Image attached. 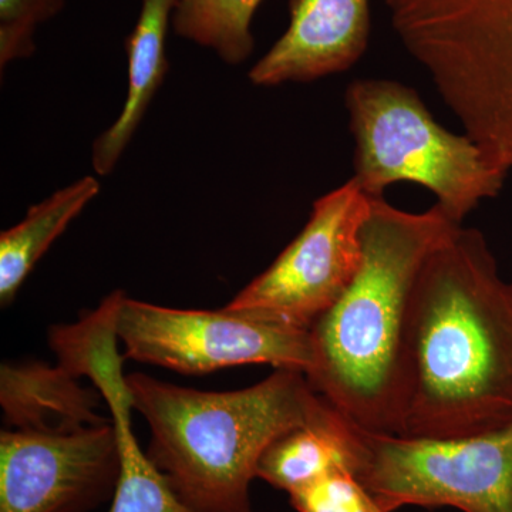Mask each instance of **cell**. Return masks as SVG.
Here are the masks:
<instances>
[{
    "label": "cell",
    "mask_w": 512,
    "mask_h": 512,
    "mask_svg": "<svg viewBox=\"0 0 512 512\" xmlns=\"http://www.w3.org/2000/svg\"><path fill=\"white\" fill-rule=\"evenodd\" d=\"M60 363H3L0 403L5 423L18 430H73L110 420L99 412L103 394L84 387Z\"/></svg>",
    "instance_id": "8fae6325"
},
{
    "label": "cell",
    "mask_w": 512,
    "mask_h": 512,
    "mask_svg": "<svg viewBox=\"0 0 512 512\" xmlns=\"http://www.w3.org/2000/svg\"><path fill=\"white\" fill-rule=\"evenodd\" d=\"M345 103L356 143L353 178L369 197H383L392 184H419L436 195L451 220L463 224L503 187L505 178L488 165L480 147L466 133L440 126L412 87L356 80Z\"/></svg>",
    "instance_id": "5b68a950"
},
{
    "label": "cell",
    "mask_w": 512,
    "mask_h": 512,
    "mask_svg": "<svg viewBox=\"0 0 512 512\" xmlns=\"http://www.w3.org/2000/svg\"><path fill=\"white\" fill-rule=\"evenodd\" d=\"M512 424V282L483 232L460 228L414 284L399 436L453 439Z\"/></svg>",
    "instance_id": "6da1fadb"
},
{
    "label": "cell",
    "mask_w": 512,
    "mask_h": 512,
    "mask_svg": "<svg viewBox=\"0 0 512 512\" xmlns=\"http://www.w3.org/2000/svg\"><path fill=\"white\" fill-rule=\"evenodd\" d=\"M457 224L433 205L424 212L372 197L359 271L311 333L313 389L346 419L400 434L410 303L421 266Z\"/></svg>",
    "instance_id": "7a4b0ae2"
},
{
    "label": "cell",
    "mask_w": 512,
    "mask_h": 512,
    "mask_svg": "<svg viewBox=\"0 0 512 512\" xmlns=\"http://www.w3.org/2000/svg\"><path fill=\"white\" fill-rule=\"evenodd\" d=\"M407 52L497 173L512 170V0H384Z\"/></svg>",
    "instance_id": "277c9868"
},
{
    "label": "cell",
    "mask_w": 512,
    "mask_h": 512,
    "mask_svg": "<svg viewBox=\"0 0 512 512\" xmlns=\"http://www.w3.org/2000/svg\"><path fill=\"white\" fill-rule=\"evenodd\" d=\"M99 191V181L87 175L30 207L18 225L2 232L0 302L3 308L16 298L37 261Z\"/></svg>",
    "instance_id": "5bb4252c"
},
{
    "label": "cell",
    "mask_w": 512,
    "mask_h": 512,
    "mask_svg": "<svg viewBox=\"0 0 512 512\" xmlns=\"http://www.w3.org/2000/svg\"><path fill=\"white\" fill-rule=\"evenodd\" d=\"M370 205L372 197L353 177L322 195L301 234L225 309L311 330L359 271Z\"/></svg>",
    "instance_id": "ba28073f"
},
{
    "label": "cell",
    "mask_w": 512,
    "mask_h": 512,
    "mask_svg": "<svg viewBox=\"0 0 512 512\" xmlns=\"http://www.w3.org/2000/svg\"><path fill=\"white\" fill-rule=\"evenodd\" d=\"M151 430L147 456L195 512H252L249 484L269 444L338 412L301 370L275 369L235 392H200L127 376Z\"/></svg>",
    "instance_id": "3957f363"
},
{
    "label": "cell",
    "mask_w": 512,
    "mask_h": 512,
    "mask_svg": "<svg viewBox=\"0 0 512 512\" xmlns=\"http://www.w3.org/2000/svg\"><path fill=\"white\" fill-rule=\"evenodd\" d=\"M66 0H0V66L35 53V33L55 18Z\"/></svg>",
    "instance_id": "e0dca14e"
},
{
    "label": "cell",
    "mask_w": 512,
    "mask_h": 512,
    "mask_svg": "<svg viewBox=\"0 0 512 512\" xmlns=\"http://www.w3.org/2000/svg\"><path fill=\"white\" fill-rule=\"evenodd\" d=\"M355 431L352 473L387 511L512 512V424L453 439Z\"/></svg>",
    "instance_id": "8992f818"
},
{
    "label": "cell",
    "mask_w": 512,
    "mask_h": 512,
    "mask_svg": "<svg viewBox=\"0 0 512 512\" xmlns=\"http://www.w3.org/2000/svg\"><path fill=\"white\" fill-rule=\"evenodd\" d=\"M298 512H389L348 467H338L318 481L289 494Z\"/></svg>",
    "instance_id": "2e32d148"
},
{
    "label": "cell",
    "mask_w": 512,
    "mask_h": 512,
    "mask_svg": "<svg viewBox=\"0 0 512 512\" xmlns=\"http://www.w3.org/2000/svg\"><path fill=\"white\" fill-rule=\"evenodd\" d=\"M178 2L180 0H141L140 16L126 45V103L119 119L94 141L93 168L99 175H109L119 163L163 83L168 70L165 40Z\"/></svg>",
    "instance_id": "7c38bea8"
},
{
    "label": "cell",
    "mask_w": 512,
    "mask_h": 512,
    "mask_svg": "<svg viewBox=\"0 0 512 512\" xmlns=\"http://www.w3.org/2000/svg\"><path fill=\"white\" fill-rule=\"evenodd\" d=\"M124 357L184 375L227 367L271 365L308 375L311 333L244 313L164 308L121 292L116 318Z\"/></svg>",
    "instance_id": "52a82bcc"
},
{
    "label": "cell",
    "mask_w": 512,
    "mask_h": 512,
    "mask_svg": "<svg viewBox=\"0 0 512 512\" xmlns=\"http://www.w3.org/2000/svg\"><path fill=\"white\" fill-rule=\"evenodd\" d=\"M109 512H195L187 507L174 493L170 484L161 485L153 490L136 491L113 495V504Z\"/></svg>",
    "instance_id": "ac0fdd59"
},
{
    "label": "cell",
    "mask_w": 512,
    "mask_h": 512,
    "mask_svg": "<svg viewBox=\"0 0 512 512\" xmlns=\"http://www.w3.org/2000/svg\"><path fill=\"white\" fill-rule=\"evenodd\" d=\"M121 471L113 419L73 430L0 434V512H89Z\"/></svg>",
    "instance_id": "9c48e42d"
},
{
    "label": "cell",
    "mask_w": 512,
    "mask_h": 512,
    "mask_svg": "<svg viewBox=\"0 0 512 512\" xmlns=\"http://www.w3.org/2000/svg\"><path fill=\"white\" fill-rule=\"evenodd\" d=\"M262 0H180L173 16L178 36L239 64L254 50L251 23Z\"/></svg>",
    "instance_id": "9a60e30c"
},
{
    "label": "cell",
    "mask_w": 512,
    "mask_h": 512,
    "mask_svg": "<svg viewBox=\"0 0 512 512\" xmlns=\"http://www.w3.org/2000/svg\"><path fill=\"white\" fill-rule=\"evenodd\" d=\"M355 423L336 412L319 423L298 427L269 444L256 477L288 494L308 487L338 467L352 471Z\"/></svg>",
    "instance_id": "4fadbf2b"
},
{
    "label": "cell",
    "mask_w": 512,
    "mask_h": 512,
    "mask_svg": "<svg viewBox=\"0 0 512 512\" xmlns=\"http://www.w3.org/2000/svg\"><path fill=\"white\" fill-rule=\"evenodd\" d=\"M370 0H289V26L249 72L256 86L312 82L349 70L366 52Z\"/></svg>",
    "instance_id": "30bf717a"
}]
</instances>
